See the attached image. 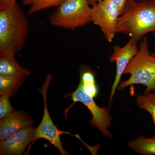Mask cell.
<instances>
[{
  "label": "cell",
  "mask_w": 155,
  "mask_h": 155,
  "mask_svg": "<svg viewBox=\"0 0 155 155\" xmlns=\"http://www.w3.org/2000/svg\"><path fill=\"white\" fill-rule=\"evenodd\" d=\"M29 33L26 15L17 1L0 7V53L15 56Z\"/></svg>",
  "instance_id": "cell-1"
},
{
  "label": "cell",
  "mask_w": 155,
  "mask_h": 155,
  "mask_svg": "<svg viewBox=\"0 0 155 155\" xmlns=\"http://www.w3.org/2000/svg\"><path fill=\"white\" fill-rule=\"evenodd\" d=\"M116 31L129 35L138 41L147 34L155 32V0H128L118 19Z\"/></svg>",
  "instance_id": "cell-2"
},
{
  "label": "cell",
  "mask_w": 155,
  "mask_h": 155,
  "mask_svg": "<svg viewBox=\"0 0 155 155\" xmlns=\"http://www.w3.org/2000/svg\"><path fill=\"white\" fill-rule=\"evenodd\" d=\"M124 74H129L130 76L118 86L119 90L137 84L144 85L148 91L154 90L155 57L150 53L146 38L141 42L138 51L126 67Z\"/></svg>",
  "instance_id": "cell-3"
},
{
  "label": "cell",
  "mask_w": 155,
  "mask_h": 155,
  "mask_svg": "<svg viewBox=\"0 0 155 155\" xmlns=\"http://www.w3.org/2000/svg\"><path fill=\"white\" fill-rule=\"evenodd\" d=\"M91 6L89 0H66L50 17L51 25L69 30L91 22Z\"/></svg>",
  "instance_id": "cell-4"
},
{
  "label": "cell",
  "mask_w": 155,
  "mask_h": 155,
  "mask_svg": "<svg viewBox=\"0 0 155 155\" xmlns=\"http://www.w3.org/2000/svg\"><path fill=\"white\" fill-rule=\"evenodd\" d=\"M52 75L51 74H48L46 75L45 83L43 84L41 88L39 90L40 93L41 94L43 98L44 103V110L43 116L39 125L35 128V133L31 144L28 146L27 151L25 155H28L31 148L32 147L34 143L39 139H44L49 142L52 145L58 149L62 155H70L69 153L64 149L62 145V142L61 141V135L62 134H69L76 137L79 139V137L77 135H72L71 133L67 131H62L59 130L58 127L54 124L52 120L48 110L47 106V93L48 89L52 80Z\"/></svg>",
  "instance_id": "cell-5"
},
{
  "label": "cell",
  "mask_w": 155,
  "mask_h": 155,
  "mask_svg": "<svg viewBox=\"0 0 155 155\" xmlns=\"http://www.w3.org/2000/svg\"><path fill=\"white\" fill-rule=\"evenodd\" d=\"M70 97L73 104L66 109L65 115L70 108L76 102L83 104L91 114L92 119L89 121L91 126L96 127L104 136L112 138L113 135L108 130L113 119L109 110L106 107H101L95 102L94 98L88 94L80 83L75 91L70 94L66 95L65 97Z\"/></svg>",
  "instance_id": "cell-6"
},
{
  "label": "cell",
  "mask_w": 155,
  "mask_h": 155,
  "mask_svg": "<svg viewBox=\"0 0 155 155\" xmlns=\"http://www.w3.org/2000/svg\"><path fill=\"white\" fill-rule=\"evenodd\" d=\"M120 16L119 9L109 0H102L91 6V22L99 27L109 42L113 41L117 33Z\"/></svg>",
  "instance_id": "cell-7"
},
{
  "label": "cell",
  "mask_w": 155,
  "mask_h": 155,
  "mask_svg": "<svg viewBox=\"0 0 155 155\" xmlns=\"http://www.w3.org/2000/svg\"><path fill=\"white\" fill-rule=\"evenodd\" d=\"M138 41L134 39L130 38V40L124 46L115 45L114 47L113 54L109 58L110 63L116 64V74L114 83L111 87L110 95V106L115 92L118 86L122 75H124L126 67L132 58L138 51Z\"/></svg>",
  "instance_id": "cell-8"
},
{
  "label": "cell",
  "mask_w": 155,
  "mask_h": 155,
  "mask_svg": "<svg viewBox=\"0 0 155 155\" xmlns=\"http://www.w3.org/2000/svg\"><path fill=\"white\" fill-rule=\"evenodd\" d=\"M35 128L31 125L0 142V155H20L32 141Z\"/></svg>",
  "instance_id": "cell-9"
},
{
  "label": "cell",
  "mask_w": 155,
  "mask_h": 155,
  "mask_svg": "<svg viewBox=\"0 0 155 155\" xmlns=\"http://www.w3.org/2000/svg\"><path fill=\"white\" fill-rule=\"evenodd\" d=\"M33 123L30 116L21 111H16L10 116L0 119V142Z\"/></svg>",
  "instance_id": "cell-10"
},
{
  "label": "cell",
  "mask_w": 155,
  "mask_h": 155,
  "mask_svg": "<svg viewBox=\"0 0 155 155\" xmlns=\"http://www.w3.org/2000/svg\"><path fill=\"white\" fill-rule=\"evenodd\" d=\"M31 74L28 69L18 64L15 56L0 53V75L25 78Z\"/></svg>",
  "instance_id": "cell-11"
},
{
  "label": "cell",
  "mask_w": 155,
  "mask_h": 155,
  "mask_svg": "<svg viewBox=\"0 0 155 155\" xmlns=\"http://www.w3.org/2000/svg\"><path fill=\"white\" fill-rule=\"evenodd\" d=\"M80 82L85 91L93 97L98 94L95 73L90 67L82 66L80 69Z\"/></svg>",
  "instance_id": "cell-12"
},
{
  "label": "cell",
  "mask_w": 155,
  "mask_h": 155,
  "mask_svg": "<svg viewBox=\"0 0 155 155\" xmlns=\"http://www.w3.org/2000/svg\"><path fill=\"white\" fill-rule=\"evenodd\" d=\"M127 146L135 152L144 155H155V137L140 136L128 143Z\"/></svg>",
  "instance_id": "cell-13"
},
{
  "label": "cell",
  "mask_w": 155,
  "mask_h": 155,
  "mask_svg": "<svg viewBox=\"0 0 155 155\" xmlns=\"http://www.w3.org/2000/svg\"><path fill=\"white\" fill-rule=\"evenodd\" d=\"M25 79L21 77L0 75V95L7 94L11 97L14 95Z\"/></svg>",
  "instance_id": "cell-14"
},
{
  "label": "cell",
  "mask_w": 155,
  "mask_h": 155,
  "mask_svg": "<svg viewBox=\"0 0 155 155\" xmlns=\"http://www.w3.org/2000/svg\"><path fill=\"white\" fill-rule=\"evenodd\" d=\"M136 102L139 107L148 112L152 117L155 127V95L151 91H145L143 94L137 96ZM153 137H155V134Z\"/></svg>",
  "instance_id": "cell-15"
},
{
  "label": "cell",
  "mask_w": 155,
  "mask_h": 155,
  "mask_svg": "<svg viewBox=\"0 0 155 155\" xmlns=\"http://www.w3.org/2000/svg\"><path fill=\"white\" fill-rule=\"evenodd\" d=\"M66 0H22L24 5L30 6L27 14L31 15L45 9L58 7Z\"/></svg>",
  "instance_id": "cell-16"
},
{
  "label": "cell",
  "mask_w": 155,
  "mask_h": 155,
  "mask_svg": "<svg viewBox=\"0 0 155 155\" xmlns=\"http://www.w3.org/2000/svg\"><path fill=\"white\" fill-rule=\"evenodd\" d=\"M10 97L7 94L0 95V119L5 118L16 112L10 103Z\"/></svg>",
  "instance_id": "cell-17"
},
{
  "label": "cell",
  "mask_w": 155,
  "mask_h": 155,
  "mask_svg": "<svg viewBox=\"0 0 155 155\" xmlns=\"http://www.w3.org/2000/svg\"><path fill=\"white\" fill-rule=\"evenodd\" d=\"M109 1L118 8L120 12V15L125 11L128 2V0H109Z\"/></svg>",
  "instance_id": "cell-18"
},
{
  "label": "cell",
  "mask_w": 155,
  "mask_h": 155,
  "mask_svg": "<svg viewBox=\"0 0 155 155\" xmlns=\"http://www.w3.org/2000/svg\"><path fill=\"white\" fill-rule=\"evenodd\" d=\"M17 0H0V7L6 5L9 3L15 2Z\"/></svg>",
  "instance_id": "cell-19"
},
{
  "label": "cell",
  "mask_w": 155,
  "mask_h": 155,
  "mask_svg": "<svg viewBox=\"0 0 155 155\" xmlns=\"http://www.w3.org/2000/svg\"><path fill=\"white\" fill-rule=\"evenodd\" d=\"M101 1L102 0H89V2L90 5L92 6Z\"/></svg>",
  "instance_id": "cell-20"
},
{
  "label": "cell",
  "mask_w": 155,
  "mask_h": 155,
  "mask_svg": "<svg viewBox=\"0 0 155 155\" xmlns=\"http://www.w3.org/2000/svg\"><path fill=\"white\" fill-rule=\"evenodd\" d=\"M154 35L155 36V32H154ZM152 55L153 56H155V53H153V54H152Z\"/></svg>",
  "instance_id": "cell-21"
},
{
  "label": "cell",
  "mask_w": 155,
  "mask_h": 155,
  "mask_svg": "<svg viewBox=\"0 0 155 155\" xmlns=\"http://www.w3.org/2000/svg\"><path fill=\"white\" fill-rule=\"evenodd\" d=\"M153 93L155 95V89H154V90L153 91Z\"/></svg>",
  "instance_id": "cell-22"
}]
</instances>
